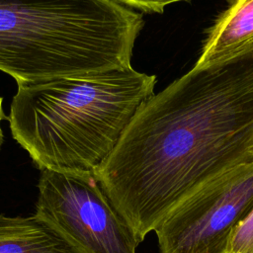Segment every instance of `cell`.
Masks as SVG:
<instances>
[{"instance_id":"cell-1","label":"cell","mask_w":253,"mask_h":253,"mask_svg":"<svg viewBox=\"0 0 253 253\" xmlns=\"http://www.w3.org/2000/svg\"><path fill=\"white\" fill-rule=\"evenodd\" d=\"M252 144L253 54L150 96L94 174L142 242L208 181L253 160Z\"/></svg>"},{"instance_id":"cell-2","label":"cell","mask_w":253,"mask_h":253,"mask_svg":"<svg viewBox=\"0 0 253 253\" xmlns=\"http://www.w3.org/2000/svg\"><path fill=\"white\" fill-rule=\"evenodd\" d=\"M155 83V75L131 66L20 83L8 117L11 133L41 170L94 172Z\"/></svg>"},{"instance_id":"cell-3","label":"cell","mask_w":253,"mask_h":253,"mask_svg":"<svg viewBox=\"0 0 253 253\" xmlns=\"http://www.w3.org/2000/svg\"><path fill=\"white\" fill-rule=\"evenodd\" d=\"M143 25L116 0H0V70L20 84L129 67Z\"/></svg>"},{"instance_id":"cell-4","label":"cell","mask_w":253,"mask_h":253,"mask_svg":"<svg viewBox=\"0 0 253 253\" xmlns=\"http://www.w3.org/2000/svg\"><path fill=\"white\" fill-rule=\"evenodd\" d=\"M33 214L73 253H136L140 243L94 172L41 170Z\"/></svg>"},{"instance_id":"cell-5","label":"cell","mask_w":253,"mask_h":253,"mask_svg":"<svg viewBox=\"0 0 253 253\" xmlns=\"http://www.w3.org/2000/svg\"><path fill=\"white\" fill-rule=\"evenodd\" d=\"M253 211V160L208 181L155 228L160 253H224L234 228Z\"/></svg>"},{"instance_id":"cell-6","label":"cell","mask_w":253,"mask_h":253,"mask_svg":"<svg viewBox=\"0 0 253 253\" xmlns=\"http://www.w3.org/2000/svg\"><path fill=\"white\" fill-rule=\"evenodd\" d=\"M192 69L204 70L253 54V0H229L207 32Z\"/></svg>"},{"instance_id":"cell-7","label":"cell","mask_w":253,"mask_h":253,"mask_svg":"<svg viewBox=\"0 0 253 253\" xmlns=\"http://www.w3.org/2000/svg\"><path fill=\"white\" fill-rule=\"evenodd\" d=\"M0 253H73L68 245L34 215L0 213Z\"/></svg>"},{"instance_id":"cell-8","label":"cell","mask_w":253,"mask_h":253,"mask_svg":"<svg viewBox=\"0 0 253 253\" xmlns=\"http://www.w3.org/2000/svg\"><path fill=\"white\" fill-rule=\"evenodd\" d=\"M224 253H253V211L234 228Z\"/></svg>"},{"instance_id":"cell-9","label":"cell","mask_w":253,"mask_h":253,"mask_svg":"<svg viewBox=\"0 0 253 253\" xmlns=\"http://www.w3.org/2000/svg\"><path fill=\"white\" fill-rule=\"evenodd\" d=\"M117 2L126 5L127 7H132L146 13H162L164 8L170 4L181 2V1H191V0H116Z\"/></svg>"},{"instance_id":"cell-10","label":"cell","mask_w":253,"mask_h":253,"mask_svg":"<svg viewBox=\"0 0 253 253\" xmlns=\"http://www.w3.org/2000/svg\"><path fill=\"white\" fill-rule=\"evenodd\" d=\"M3 119H5V115H4V112L2 109V98L0 97V125H1V122ZM2 142H3V133H2L1 126H0V147L2 145Z\"/></svg>"},{"instance_id":"cell-11","label":"cell","mask_w":253,"mask_h":253,"mask_svg":"<svg viewBox=\"0 0 253 253\" xmlns=\"http://www.w3.org/2000/svg\"><path fill=\"white\" fill-rule=\"evenodd\" d=\"M251 153H252V155H253V144H252V147H251Z\"/></svg>"}]
</instances>
